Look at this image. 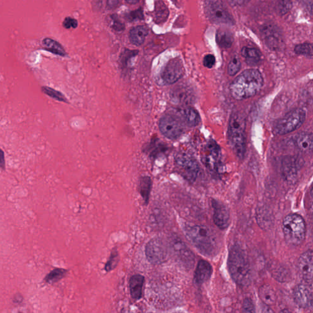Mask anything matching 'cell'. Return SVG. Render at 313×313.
I'll use <instances>...</instances> for the list:
<instances>
[{"label":"cell","instance_id":"obj_21","mask_svg":"<svg viewBox=\"0 0 313 313\" xmlns=\"http://www.w3.org/2000/svg\"><path fill=\"white\" fill-rule=\"evenodd\" d=\"M145 279L140 275H135L131 277L129 282L130 295L135 300L142 298L143 287Z\"/></svg>","mask_w":313,"mask_h":313},{"label":"cell","instance_id":"obj_1","mask_svg":"<svg viewBox=\"0 0 313 313\" xmlns=\"http://www.w3.org/2000/svg\"><path fill=\"white\" fill-rule=\"evenodd\" d=\"M263 83V76L258 70H246L230 85V92L236 100H245L258 93Z\"/></svg>","mask_w":313,"mask_h":313},{"label":"cell","instance_id":"obj_18","mask_svg":"<svg viewBox=\"0 0 313 313\" xmlns=\"http://www.w3.org/2000/svg\"><path fill=\"white\" fill-rule=\"evenodd\" d=\"M212 273L211 265L205 260H201L198 264L195 272H194V282L198 285H202L210 279Z\"/></svg>","mask_w":313,"mask_h":313},{"label":"cell","instance_id":"obj_7","mask_svg":"<svg viewBox=\"0 0 313 313\" xmlns=\"http://www.w3.org/2000/svg\"><path fill=\"white\" fill-rule=\"evenodd\" d=\"M204 11L207 17L213 23L228 25H233L235 23L232 15L222 2H205Z\"/></svg>","mask_w":313,"mask_h":313},{"label":"cell","instance_id":"obj_11","mask_svg":"<svg viewBox=\"0 0 313 313\" xmlns=\"http://www.w3.org/2000/svg\"><path fill=\"white\" fill-rule=\"evenodd\" d=\"M159 129L167 139L175 140L184 132V127L177 118L171 115H165L159 121Z\"/></svg>","mask_w":313,"mask_h":313},{"label":"cell","instance_id":"obj_15","mask_svg":"<svg viewBox=\"0 0 313 313\" xmlns=\"http://www.w3.org/2000/svg\"><path fill=\"white\" fill-rule=\"evenodd\" d=\"M298 269L300 277L304 282L312 284L313 278L312 251L309 250L300 257Z\"/></svg>","mask_w":313,"mask_h":313},{"label":"cell","instance_id":"obj_5","mask_svg":"<svg viewBox=\"0 0 313 313\" xmlns=\"http://www.w3.org/2000/svg\"><path fill=\"white\" fill-rule=\"evenodd\" d=\"M283 231L286 241L289 245L298 246L305 240L306 225L298 214H290L283 222Z\"/></svg>","mask_w":313,"mask_h":313},{"label":"cell","instance_id":"obj_30","mask_svg":"<svg viewBox=\"0 0 313 313\" xmlns=\"http://www.w3.org/2000/svg\"><path fill=\"white\" fill-rule=\"evenodd\" d=\"M41 90H42L43 93L52 97L53 100L59 102H68L65 95L63 94L62 92L55 90V89L48 87V86H43Z\"/></svg>","mask_w":313,"mask_h":313},{"label":"cell","instance_id":"obj_12","mask_svg":"<svg viewBox=\"0 0 313 313\" xmlns=\"http://www.w3.org/2000/svg\"><path fill=\"white\" fill-rule=\"evenodd\" d=\"M261 33L265 43L271 50H279L283 47L284 41L280 29L271 24H264Z\"/></svg>","mask_w":313,"mask_h":313},{"label":"cell","instance_id":"obj_32","mask_svg":"<svg viewBox=\"0 0 313 313\" xmlns=\"http://www.w3.org/2000/svg\"><path fill=\"white\" fill-rule=\"evenodd\" d=\"M295 52L298 54V55L312 57V45L311 44H299L295 47Z\"/></svg>","mask_w":313,"mask_h":313},{"label":"cell","instance_id":"obj_28","mask_svg":"<svg viewBox=\"0 0 313 313\" xmlns=\"http://www.w3.org/2000/svg\"><path fill=\"white\" fill-rule=\"evenodd\" d=\"M140 193L141 194L144 202L148 204L149 203L150 193L152 188V180L151 178L148 175H145L140 178Z\"/></svg>","mask_w":313,"mask_h":313},{"label":"cell","instance_id":"obj_10","mask_svg":"<svg viewBox=\"0 0 313 313\" xmlns=\"http://www.w3.org/2000/svg\"><path fill=\"white\" fill-rule=\"evenodd\" d=\"M175 164L180 173L190 181L195 180L199 167L195 160L190 156L180 153L175 156Z\"/></svg>","mask_w":313,"mask_h":313},{"label":"cell","instance_id":"obj_31","mask_svg":"<svg viewBox=\"0 0 313 313\" xmlns=\"http://www.w3.org/2000/svg\"><path fill=\"white\" fill-rule=\"evenodd\" d=\"M66 271L63 269H54L45 277V282L50 284L57 282L65 276Z\"/></svg>","mask_w":313,"mask_h":313},{"label":"cell","instance_id":"obj_9","mask_svg":"<svg viewBox=\"0 0 313 313\" xmlns=\"http://www.w3.org/2000/svg\"><path fill=\"white\" fill-rule=\"evenodd\" d=\"M145 254L150 263L161 264L167 258V246L162 238H153L146 245Z\"/></svg>","mask_w":313,"mask_h":313},{"label":"cell","instance_id":"obj_25","mask_svg":"<svg viewBox=\"0 0 313 313\" xmlns=\"http://www.w3.org/2000/svg\"><path fill=\"white\" fill-rule=\"evenodd\" d=\"M296 143L299 149L305 152H311L312 150L313 140L311 133H301L297 136Z\"/></svg>","mask_w":313,"mask_h":313},{"label":"cell","instance_id":"obj_38","mask_svg":"<svg viewBox=\"0 0 313 313\" xmlns=\"http://www.w3.org/2000/svg\"><path fill=\"white\" fill-rule=\"evenodd\" d=\"M216 57L213 55H207L203 60L204 66L207 68L211 69L216 64Z\"/></svg>","mask_w":313,"mask_h":313},{"label":"cell","instance_id":"obj_20","mask_svg":"<svg viewBox=\"0 0 313 313\" xmlns=\"http://www.w3.org/2000/svg\"><path fill=\"white\" fill-rule=\"evenodd\" d=\"M148 33V28L143 25L132 28L129 32L130 43L136 46H141L145 42Z\"/></svg>","mask_w":313,"mask_h":313},{"label":"cell","instance_id":"obj_35","mask_svg":"<svg viewBox=\"0 0 313 313\" xmlns=\"http://www.w3.org/2000/svg\"><path fill=\"white\" fill-rule=\"evenodd\" d=\"M242 313H255L254 303L250 298H246L244 300Z\"/></svg>","mask_w":313,"mask_h":313},{"label":"cell","instance_id":"obj_26","mask_svg":"<svg viewBox=\"0 0 313 313\" xmlns=\"http://www.w3.org/2000/svg\"><path fill=\"white\" fill-rule=\"evenodd\" d=\"M181 114L188 126L194 127L199 125L201 118L199 113L193 108H185L181 111Z\"/></svg>","mask_w":313,"mask_h":313},{"label":"cell","instance_id":"obj_6","mask_svg":"<svg viewBox=\"0 0 313 313\" xmlns=\"http://www.w3.org/2000/svg\"><path fill=\"white\" fill-rule=\"evenodd\" d=\"M306 112L302 108H298L286 114L278 120L273 125V132L277 135H286L300 128L305 122Z\"/></svg>","mask_w":313,"mask_h":313},{"label":"cell","instance_id":"obj_34","mask_svg":"<svg viewBox=\"0 0 313 313\" xmlns=\"http://www.w3.org/2000/svg\"><path fill=\"white\" fill-rule=\"evenodd\" d=\"M292 6V2L289 1H282L278 5V10L281 15H285L289 12Z\"/></svg>","mask_w":313,"mask_h":313},{"label":"cell","instance_id":"obj_8","mask_svg":"<svg viewBox=\"0 0 313 313\" xmlns=\"http://www.w3.org/2000/svg\"><path fill=\"white\" fill-rule=\"evenodd\" d=\"M168 245L177 260L187 268L193 267L194 263V255L184 242L178 236L172 235L168 239Z\"/></svg>","mask_w":313,"mask_h":313},{"label":"cell","instance_id":"obj_37","mask_svg":"<svg viewBox=\"0 0 313 313\" xmlns=\"http://www.w3.org/2000/svg\"><path fill=\"white\" fill-rule=\"evenodd\" d=\"M63 27L66 29H75L78 26V22L75 18L70 17H66L63 22Z\"/></svg>","mask_w":313,"mask_h":313},{"label":"cell","instance_id":"obj_3","mask_svg":"<svg viewBox=\"0 0 313 313\" xmlns=\"http://www.w3.org/2000/svg\"><path fill=\"white\" fill-rule=\"evenodd\" d=\"M184 231L188 240L206 256L216 254L217 247L215 239L206 226L202 225H185Z\"/></svg>","mask_w":313,"mask_h":313},{"label":"cell","instance_id":"obj_36","mask_svg":"<svg viewBox=\"0 0 313 313\" xmlns=\"http://www.w3.org/2000/svg\"><path fill=\"white\" fill-rule=\"evenodd\" d=\"M127 18L129 21H133L136 20H143L144 16L142 9H138L135 11L130 12L127 15Z\"/></svg>","mask_w":313,"mask_h":313},{"label":"cell","instance_id":"obj_39","mask_svg":"<svg viewBox=\"0 0 313 313\" xmlns=\"http://www.w3.org/2000/svg\"><path fill=\"white\" fill-rule=\"evenodd\" d=\"M118 259V253L117 251H114L111 253L110 260L108 261V263L106 265V270H111L114 266V264L116 263V261Z\"/></svg>","mask_w":313,"mask_h":313},{"label":"cell","instance_id":"obj_29","mask_svg":"<svg viewBox=\"0 0 313 313\" xmlns=\"http://www.w3.org/2000/svg\"><path fill=\"white\" fill-rule=\"evenodd\" d=\"M155 6V21L156 23L163 24L168 17V9L163 2H156Z\"/></svg>","mask_w":313,"mask_h":313},{"label":"cell","instance_id":"obj_17","mask_svg":"<svg viewBox=\"0 0 313 313\" xmlns=\"http://www.w3.org/2000/svg\"><path fill=\"white\" fill-rule=\"evenodd\" d=\"M172 101L180 104H190L195 100V95L192 89L185 85H180L175 87L171 92Z\"/></svg>","mask_w":313,"mask_h":313},{"label":"cell","instance_id":"obj_44","mask_svg":"<svg viewBox=\"0 0 313 313\" xmlns=\"http://www.w3.org/2000/svg\"><path fill=\"white\" fill-rule=\"evenodd\" d=\"M126 2L127 3H129V4H136V3H138L139 2V1H126Z\"/></svg>","mask_w":313,"mask_h":313},{"label":"cell","instance_id":"obj_24","mask_svg":"<svg viewBox=\"0 0 313 313\" xmlns=\"http://www.w3.org/2000/svg\"><path fill=\"white\" fill-rule=\"evenodd\" d=\"M42 45L43 49L48 52L60 56L67 55V53L62 45L51 38H45L42 41Z\"/></svg>","mask_w":313,"mask_h":313},{"label":"cell","instance_id":"obj_16","mask_svg":"<svg viewBox=\"0 0 313 313\" xmlns=\"http://www.w3.org/2000/svg\"><path fill=\"white\" fill-rule=\"evenodd\" d=\"M213 210V221L220 229L228 228L229 225V210L224 204L214 200L212 202Z\"/></svg>","mask_w":313,"mask_h":313},{"label":"cell","instance_id":"obj_33","mask_svg":"<svg viewBox=\"0 0 313 313\" xmlns=\"http://www.w3.org/2000/svg\"><path fill=\"white\" fill-rule=\"evenodd\" d=\"M241 63L239 57L234 56L232 57L229 63L228 72L229 75L234 76L240 71Z\"/></svg>","mask_w":313,"mask_h":313},{"label":"cell","instance_id":"obj_14","mask_svg":"<svg viewBox=\"0 0 313 313\" xmlns=\"http://www.w3.org/2000/svg\"><path fill=\"white\" fill-rule=\"evenodd\" d=\"M294 299L300 307L309 308L312 303V284L304 282L295 287L293 292Z\"/></svg>","mask_w":313,"mask_h":313},{"label":"cell","instance_id":"obj_22","mask_svg":"<svg viewBox=\"0 0 313 313\" xmlns=\"http://www.w3.org/2000/svg\"><path fill=\"white\" fill-rule=\"evenodd\" d=\"M241 53L249 66H257L261 62V53L255 48L245 47L243 48Z\"/></svg>","mask_w":313,"mask_h":313},{"label":"cell","instance_id":"obj_40","mask_svg":"<svg viewBox=\"0 0 313 313\" xmlns=\"http://www.w3.org/2000/svg\"><path fill=\"white\" fill-rule=\"evenodd\" d=\"M0 170H6V160L4 151L0 148Z\"/></svg>","mask_w":313,"mask_h":313},{"label":"cell","instance_id":"obj_27","mask_svg":"<svg viewBox=\"0 0 313 313\" xmlns=\"http://www.w3.org/2000/svg\"><path fill=\"white\" fill-rule=\"evenodd\" d=\"M217 44L222 49H229L234 42V37L231 31L225 29H220L216 35Z\"/></svg>","mask_w":313,"mask_h":313},{"label":"cell","instance_id":"obj_2","mask_svg":"<svg viewBox=\"0 0 313 313\" xmlns=\"http://www.w3.org/2000/svg\"><path fill=\"white\" fill-rule=\"evenodd\" d=\"M228 269L234 282L239 286L246 287L250 285L251 273L250 265L244 251L234 246L229 251Z\"/></svg>","mask_w":313,"mask_h":313},{"label":"cell","instance_id":"obj_41","mask_svg":"<svg viewBox=\"0 0 313 313\" xmlns=\"http://www.w3.org/2000/svg\"><path fill=\"white\" fill-rule=\"evenodd\" d=\"M113 28L115 30L121 31L123 30L124 28V25L121 22L117 21V19H113Z\"/></svg>","mask_w":313,"mask_h":313},{"label":"cell","instance_id":"obj_45","mask_svg":"<svg viewBox=\"0 0 313 313\" xmlns=\"http://www.w3.org/2000/svg\"><path fill=\"white\" fill-rule=\"evenodd\" d=\"M280 313H292L291 312L287 310V309H283V310L281 311Z\"/></svg>","mask_w":313,"mask_h":313},{"label":"cell","instance_id":"obj_19","mask_svg":"<svg viewBox=\"0 0 313 313\" xmlns=\"http://www.w3.org/2000/svg\"><path fill=\"white\" fill-rule=\"evenodd\" d=\"M299 165L297 164L296 159L293 158H287L284 159L282 164V172L287 180L293 181L298 174Z\"/></svg>","mask_w":313,"mask_h":313},{"label":"cell","instance_id":"obj_13","mask_svg":"<svg viewBox=\"0 0 313 313\" xmlns=\"http://www.w3.org/2000/svg\"><path fill=\"white\" fill-rule=\"evenodd\" d=\"M185 69L183 62L179 57L172 59L165 66L162 78L166 84H172L177 82L184 75Z\"/></svg>","mask_w":313,"mask_h":313},{"label":"cell","instance_id":"obj_43","mask_svg":"<svg viewBox=\"0 0 313 313\" xmlns=\"http://www.w3.org/2000/svg\"><path fill=\"white\" fill-rule=\"evenodd\" d=\"M118 3H119V2L108 1L107 2V4L108 7H109L110 8H115V6L117 5Z\"/></svg>","mask_w":313,"mask_h":313},{"label":"cell","instance_id":"obj_46","mask_svg":"<svg viewBox=\"0 0 313 313\" xmlns=\"http://www.w3.org/2000/svg\"><path fill=\"white\" fill-rule=\"evenodd\" d=\"M18 313H22V312H18Z\"/></svg>","mask_w":313,"mask_h":313},{"label":"cell","instance_id":"obj_23","mask_svg":"<svg viewBox=\"0 0 313 313\" xmlns=\"http://www.w3.org/2000/svg\"><path fill=\"white\" fill-rule=\"evenodd\" d=\"M259 297L265 305L269 306L273 305L277 300L276 293L269 285H264L260 287Z\"/></svg>","mask_w":313,"mask_h":313},{"label":"cell","instance_id":"obj_4","mask_svg":"<svg viewBox=\"0 0 313 313\" xmlns=\"http://www.w3.org/2000/svg\"><path fill=\"white\" fill-rule=\"evenodd\" d=\"M245 118L242 114L233 113L229 124L230 145L239 159L244 156L246 151Z\"/></svg>","mask_w":313,"mask_h":313},{"label":"cell","instance_id":"obj_42","mask_svg":"<svg viewBox=\"0 0 313 313\" xmlns=\"http://www.w3.org/2000/svg\"><path fill=\"white\" fill-rule=\"evenodd\" d=\"M261 313H274V312L272 309L270 308V306L264 305L263 308H262Z\"/></svg>","mask_w":313,"mask_h":313}]
</instances>
